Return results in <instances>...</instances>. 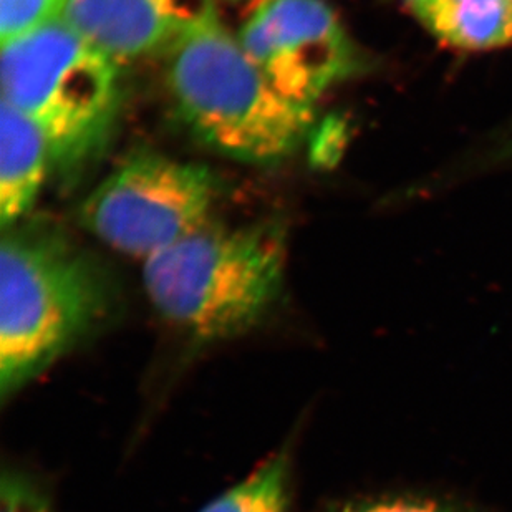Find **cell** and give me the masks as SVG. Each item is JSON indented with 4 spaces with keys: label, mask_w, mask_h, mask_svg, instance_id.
I'll use <instances>...</instances> for the list:
<instances>
[{
    "label": "cell",
    "mask_w": 512,
    "mask_h": 512,
    "mask_svg": "<svg viewBox=\"0 0 512 512\" xmlns=\"http://www.w3.org/2000/svg\"><path fill=\"white\" fill-rule=\"evenodd\" d=\"M120 287L92 252L40 224L0 244V400L17 397L118 317Z\"/></svg>",
    "instance_id": "1"
},
{
    "label": "cell",
    "mask_w": 512,
    "mask_h": 512,
    "mask_svg": "<svg viewBox=\"0 0 512 512\" xmlns=\"http://www.w3.org/2000/svg\"><path fill=\"white\" fill-rule=\"evenodd\" d=\"M287 239L279 223L206 224L146 259L143 282L156 314L194 347L249 334L284 289Z\"/></svg>",
    "instance_id": "2"
},
{
    "label": "cell",
    "mask_w": 512,
    "mask_h": 512,
    "mask_svg": "<svg viewBox=\"0 0 512 512\" xmlns=\"http://www.w3.org/2000/svg\"><path fill=\"white\" fill-rule=\"evenodd\" d=\"M166 82L186 125L236 160H282L314 123L312 107L277 92L218 19L168 52Z\"/></svg>",
    "instance_id": "3"
},
{
    "label": "cell",
    "mask_w": 512,
    "mask_h": 512,
    "mask_svg": "<svg viewBox=\"0 0 512 512\" xmlns=\"http://www.w3.org/2000/svg\"><path fill=\"white\" fill-rule=\"evenodd\" d=\"M2 100L29 116L50 161L73 170L97 153L118 112V65L62 19L2 42Z\"/></svg>",
    "instance_id": "4"
},
{
    "label": "cell",
    "mask_w": 512,
    "mask_h": 512,
    "mask_svg": "<svg viewBox=\"0 0 512 512\" xmlns=\"http://www.w3.org/2000/svg\"><path fill=\"white\" fill-rule=\"evenodd\" d=\"M216 198L218 183L208 168L145 155L110 174L80 216L105 244L146 261L209 224Z\"/></svg>",
    "instance_id": "5"
},
{
    "label": "cell",
    "mask_w": 512,
    "mask_h": 512,
    "mask_svg": "<svg viewBox=\"0 0 512 512\" xmlns=\"http://www.w3.org/2000/svg\"><path fill=\"white\" fill-rule=\"evenodd\" d=\"M237 40L277 92L305 107L358 68L357 50L324 0H262Z\"/></svg>",
    "instance_id": "6"
},
{
    "label": "cell",
    "mask_w": 512,
    "mask_h": 512,
    "mask_svg": "<svg viewBox=\"0 0 512 512\" xmlns=\"http://www.w3.org/2000/svg\"><path fill=\"white\" fill-rule=\"evenodd\" d=\"M58 19L120 65L170 52L216 10L213 0H67Z\"/></svg>",
    "instance_id": "7"
},
{
    "label": "cell",
    "mask_w": 512,
    "mask_h": 512,
    "mask_svg": "<svg viewBox=\"0 0 512 512\" xmlns=\"http://www.w3.org/2000/svg\"><path fill=\"white\" fill-rule=\"evenodd\" d=\"M50 151L29 116L0 102V223L14 228L32 208L44 183Z\"/></svg>",
    "instance_id": "8"
},
{
    "label": "cell",
    "mask_w": 512,
    "mask_h": 512,
    "mask_svg": "<svg viewBox=\"0 0 512 512\" xmlns=\"http://www.w3.org/2000/svg\"><path fill=\"white\" fill-rule=\"evenodd\" d=\"M438 42L463 52L512 45V0H403Z\"/></svg>",
    "instance_id": "9"
},
{
    "label": "cell",
    "mask_w": 512,
    "mask_h": 512,
    "mask_svg": "<svg viewBox=\"0 0 512 512\" xmlns=\"http://www.w3.org/2000/svg\"><path fill=\"white\" fill-rule=\"evenodd\" d=\"M290 489L292 456L284 446L199 512H289Z\"/></svg>",
    "instance_id": "10"
},
{
    "label": "cell",
    "mask_w": 512,
    "mask_h": 512,
    "mask_svg": "<svg viewBox=\"0 0 512 512\" xmlns=\"http://www.w3.org/2000/svg\"><path fill=\"white\" fill-rule=\"evenodd\" d=\"M67 0H0L2 42L37 29L60 17Z\"/></svg>",
    "instance_id": "11"
},
{
    "label": "cell",
    "mask_w": 512,
    "mask_h": 512,
    "mask_svg": "<svg viewBox=\"0 0 512 512\" xmlns=\"http://www.w3.org/2000/svg\"><path fill=\"white\" fill-rule=\"evenodd\" d=\"M0 512H54L39 481L17 468H4L0 478Z\"/></svg>",
    "instance_id": "12"
},
{
    "label": "cell",
    "mask_w": 512,
    "mask_h": 512,
    "mask_svg": "<svg viewBox=\"0 0 512 512\" xmlns=\"http://www.w3.org/2000/svg\"><path fill=\"white\" fill-rule=\"evenodd\" d=\"M339 512H463L431 501L411 498L372 499L365 503L350 504Z\"/></svg>",
    "instance_id": "13"
}]
</instances>
